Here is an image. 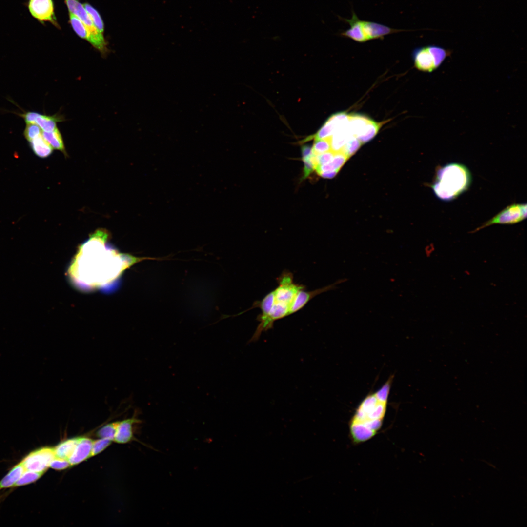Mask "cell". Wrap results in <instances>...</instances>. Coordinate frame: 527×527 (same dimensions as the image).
I'll use <instances>...</instances> for the list:
<instances>
[{
    "label": "cell",
    "instance_id": "obj_1",
    "mask_svg": "<svg viewBox=\"0 0 527 527\" xmlns=\"http://www.w3.org/2000/svg\"><path fill=\"white\" fill-rule=\"evenodd\" d=\"M109 232L99 228L78 247L68 269L71 282L82 290L109 291L117 287L123 272L144 260L164 261L163 257H138L119 252L108 243Z\"/></svg>",
    "mask_w": 527,
    "mask_h": 527
},
{
    "label": "cell",
    "instance_id": "obj_2",
    "mask_svg": "<svg viewBox=\"0 0 527 527\" xmlns=\"http://www.w3.org/2000/svg\"><path fill=\"white\" fill-rule=\"evenodd\" d=\"M392 380L389 378L380 389L366 396L356 408L349 423L350 437L355 444L370 440L381 429Z\"/></svg>",
    "mask_w": 527,
    "mask_h": 527
},
{
    "label": "cell",
    "instance_id": "obj_3",
    "mask_svg": "<svg viewBox=\"0 0 527 527\" xmlns=\"http://www.w3.org/2000/svg\"><path fill=\"white\" fill-rule=\"evenodd\" d=\"M471 181V174L467 167L452 162L436 168L430 187L438 199L450 201L467 190Z\"/></svg>",
    "mask_w": 527,
    "mask_h": 527
},
{
    "label": "cell",
    "instance_id": "obj_4",
    "mask_svg": "<svg viewBox=\"0 0 527 527\" xmlns=\"http://www.w3.org/2000/svg\"><path fill=\"white\" fill-rule=\"evenodd\" d=\"M412 55L415 66L419 70L431 72L442 64L449 52L442 47L430 45L416 48Z\"/></svg>",
    "mask_w": 527,
    "mask_h": 527
},
{
    "label": "cell",
    "instance_id": "obj_5",
    "mask_svg": "<svg viewBox=\"0 0 527 527\" xmlns=\"http://www.w3.org/2000/svg\"><path fill=\"white\" fill-rule=\"evenodd\" d=\"M64 2L69 12L79 18L88 30L90 34L89 43L102 54H106L108 50L103 34L97 29L82 4L78 0H64Z\"/></svg>",
    "mask_w": 527,
    "mask_h": 527
},
{
    "label": "cell",
    "instance_id": "obj_6",
    "mask_svg": "<svg viewBox=\"0 0 527 527\" xmlns=\"http://www.w3.org/2000/svg\"><path fill=\"white\" fill-rule=\"evenodd\" d=\"M293 274L284 270L277 278L278 286L274 290L275 299L290 307L297 293L306 289L305 285L294 282ZM291 308V307H290Z\"/></svg>",
    "mask_w": 527,
    "mask_h": 527
},
{
    "label": "cell",
    "instance_id": "obj_7",
    "mask_svg": "<svg viewBox=\"0 0 527 527\" xmlns=\"http://www.w3.org/2000/svg\"><path fill=\"white\" fill-rule=\"evenodd\" d=\"M527 208L526 203H514L508 205L471 233H475L495 224H513L519 223L526 218Z\"/></svg>",
    "mask_w": 527,
    "mask_h": 527
},
{
    "label": "cell",
    "instance_id": "obj_8",
    "mask_svg": "<svg viewBox=\"0 0 527 527\" xmlns=\"http://www.w3.org/2000/svg\"><path fill=\"white\" fill-rule=\"evenodd\" d=\"M55 457L54 448L44 447L31 452L21 462L26 470L45 473Z\"/></svg>",
    "mask_w": 527,
    "mask_h": 527
},
{
    "label": "cell",
    "instance_id": "obj_9",
    "mask_svg": "<svg viewBox=\"0 0 527 527\" xmlns=\"http://www.w3.org/2000/svg\"><path fill=\"white\" fill-rule=\"evenodd\" d=\"M27 8L32 17L41 23L49 22L60 28L55 16L53 0H28Z\"/></svg>",
    "mask_w": 527,
    "mask_h": 527
},
{
    "label": "cell",
    "instance_id": "obj_10",
    "mask_svg": "<svg viewBox=\"0 0 527 527\" xmlns=\"http://www.w3.org/2000/svg\"><path fill=\"white\" fill-rule=\"evenodd\" d=\"M348 120L349 115L345 113H340L334 114L326 121L316 134L307 137L302 142L304 143L312 139L314 140L330 139L336 130L347 124Z\"/></svg>",
    "mask_w": 527,
    "mask_h": 527
},
{
    "label": "cell",
    "instance_id": "obj_11",
    "mask_svg": "<svg viewBox=\"0 0 527 527\" xmlns=\"http://www.w3.org/2000/svg\"><path fill=\"white\" fill-rule=\"evenodd\" d=\"M346 278H341L334 283L311 291H306L305 289L300 290L296 296L292 304L289 315L293 314L302 309L312 298L322 293L332 290L337 288L338 285L347 281Z\"/></svg>",
    "mask_w": 527,
    "mask_h": 527
},
{
    "label": "cell",
    "instance_id": "obj_12",
    "mask_svg": "<svg viewBox=\"0 0 527 527\" xmlns=\"http://www.w3.org/2000/svg\"><path fill=\"white\" fill-rule=\"evenodd\" d=\"M362 29L367 41L382 38L385 36L402 31L377 22L361 20Z\"/></svg>",
    "mask_w": 527,
    "mask_h": 527
},
{
    "label": "cell",
    "instance_id": "obj_13",
    "mask_svg": "<svg viewBox=\"0 0 527 527\" xmlns=\"http://www.w3.org/2000/svg\"><path fill=\"white\" fill-rule=\"evenodd\" d=\"M140 423L141 420L137 418L136 413L131 418L120 421L114 441L123 444L133 440V426Z\"/></svg>",
    "mask_w": 527,
    "mask_h": 527
},
{
    "label": "cell",
    "instance_id": "obj_14",
    "mask_svg": "<svg viewBox=\"0 0 527 527\" xmlns=\"http://www.w3.org/2000/svg\"><path fill=\"white\" fill-rule=\"evenodd\" d=\"M92 444L93 441L90 438H79L74 450L68 459L71 465L79 464L91 457Z\"/></svg>",
    "mask_w": 527,
    "mask_h": 527
},
{
    "label": "cell",
    "instance_id": "obj_15",
    "mask_svg": "<svg viewBox=\"0 0 527 527\" xmlns=\"http://www.w3.org/2000/svg\"><path fill=\"white\" fill-rule=\"evenodd\" d=\"M340 18L350 25L349 28L341 33V35L342 36L349 38L359 42H364L367 41L362 31V20L358 18L353 11H352V16L351 19Z\"/></svg>",
    "mask_w": 527,
    "mask_h": 527
},
{
    "label": "cell",
    "instance_id": "obj_16",
    "mask_svg": "<svg viewBox=\"0 0 527 527\" xmlns=\"http://www.w3.org/2000/svg\"><path fill=\"white\" fill-rule=\"evenodd\" d=\"M25 470L21 461L15 465L0 481V491L5 488L13 487Z\"/></svg>",
    "mask_w": 527,
    "mask_h": 527
},
{
    "label": "cell",
    "instance_id": "obj_17",
    "mask_svg": "<svg viewBox=\"0 0 527 527\" xmlns=\"http://www.w3.org/2000/svg\"><path fill=\"white\" fill-rule=\"evenodd\" d=\"M29 142L32 151L37 156L45 158L51 155L53 152L52 147L44 139L42 133Z\"/></svg>",
    "mask_w": 527,
    "mask_h": 527
},
{
    "label": "cell",
    "instance_id": "obj_18",
    "mask_svg": "<svg viewBox=\"0 0 527 527\" xmlns=\"http://www.w3.org/2000/svg\"><path fill=\"white\" fill-rule=\"evenodd\" d=\"M62 118L59 115L49 116L38 113L34 123L38 125L43 131L51 132L57 128V122L62 121Z\"/></svg>",
    "mask_w": 527,
    "mask_h": 527
},
{
    "label": "cell",
    "instance_id": "obj_19",
    "mask_svg": "<svg viewBox=\"0 0 527 527\" xmlns=\"http://www.w3.org/2000/svg\"><path fill=\"white\" fill-rule=\"evenodd\" d=\"M78 440L79 438H73L60 443L54 447L55 457L68 460L73 452Z\"/></svg>",
    "mask_w": 527,
    "mask_h": 527
},
{
    "label": "cell",
    "instance_id": "obj_20",
    "mask_svg": "<svg viewBox=\"0 0 527 527\" xmlns=\"http://www.w3.org/2000/svg\"><path fill=\"white\" fill-rule=\"evenodd\" d=\"M42 136L53 148L60 150L66 155L62 137L57 127L51 132L42 131Z\"/></svg>",
    "mask_w": 527,
    "mask_h": 527
},
{
    "label": "cell",
    "instance_id": "obj_21",
    "mask_svg": "<svg viewBox=\"0 0 527 527\" xmlns=\"http://www.w3.org/2000/svg\"><path fill=\"white\" fill-rule=\"evenodd\" d=\"M381 125L370 120L356 138L362 144L369 142L377 134Z\"/></svg>",
    "mask_w": 527,
    "mask_h": 527
},
{
    "label": "cell",
    "instance_id": "obj_22",
    "mask_svg": "<svg viewBox=\"0 0 527 527\" xmlns=\"http://www.w3.org/2000/svg\"><path fill=\"white\" fill-rule=\"evenodd\" d=\"M69 17L70 23L76 34L89 42L90 34L85 25L75 15L70 12H69Z\"/></svg>",
    "mask_w": 527,
    "mask_h": 527
},
{
    "label": "cell",
    "instance_id": "obj_23",
    "mask_svg": "<svg viewBox=\"0 0 527 527\" xmlns=\"http://www.w3.org/2000/svg\"><path fill=\"white\" fill-rule=\"evenodd\" d=\"M44 474L26 470L14 484L12 488L24 486L34 483L39 479Z\"/></svg>",
    "mask_w": 527,
    "mask_h": 527
},
{
    "label": "cell",
    "instance_id": "obj_24",
    "mask_svg": "<svg viewBox=\"0 0 527 527\" xmlns=\"http://www.w3.org/2000/svg\"><path fill=\"white\" fill-rule=\"evenodd\" d=\"M82 5L89 15L97 29L101 33L103 34L104 31V22L99 12L88 3H84Z\"/></svg>",
    "mask_w": 527,
    "mask_h": 527
},
{
    "label": "cell",
    "instance_id": "obj_25",
    "mask_svg": "<svg viewBox=\"0 0 527 527\" xmlns=\"http://www.w3.org/2000/svg\"><path fill=\"white\" fill-rule=\"evenodd\" d=\"M119 422L120 421L111 422L103 426L98 430L97 436L101 438L114 440Z\"/></svg>",
    "mask_w": 527,
    "mask_h": 527
},
{
    "label": "cell",
    "instance_id": "obj_26",
    "mask_svg": "<svg viewBox=\"0 0 527 527\" xmlns=\"http://www.w3.org/2000/svg\"><path fill=\"white\" fill-rule=\"evenodd\" d=\"M361 145V142L357 138L354 136H350L347 138L345 143L340 150L343 152L349 158L355 154Z\"/></svg>",
    "mask_w": 527,
    "mask_h": 527
},
{
    "label": "cell",
    "instance_id": "obj_27",
    "mask_svg": "<svg viewBox=\"0 0 527 527\" xmlns=\"http://www.w3.org/2000/svg\"><path fill=\"white\" fill-rule=\"evenodd\" d=\"M331 150L332 149L330 139L315 140L312 147V152L316 155L322 154Z\"/></svg>",
    "mask_w": 527,
    "mask_h": 527
},
{
    "label": "cell",
    "instance_id": "obj_28",
    "mask_svg": "<svg viewBox=\"0 0 527 527\" xmlns=\"http://www.w3.org/2000/svg\"><path fill=\"white\" fill-rule=\"evenodd\" d=\"M42 132L41 128L36 124L28 123H26L23 135L25 139L29 142L41 135Z\"/></svg>",
    "mask_w": 527,
    "mask_h": 527
},
{
    "label": "cell",
    "instance_id": "obj_29",
    "mask_svg": "<svg viewBox=\"0 0 527 527\" xmlns=\"http://www.w3.org/2000/svg\"><path fill=\"white\" fill-rule=\"evenodd\" d=\"M111 440L107 438H101L93 441L91 456L101 453L111 444Z\"/></svg>",
    "mask_w": 527,
    "mask_h": 527
},
{
    "label": "cell",
    "instance_id": "obj_30",
    "mask_svg": "<svg viewBox=\"0 0 527 527\" xmlns=\"http://www.w3.org/2000/svg\"><path fill=\"white\" fill-rule=\"evenodd\" d=\"M71 466V465L68 459L55 457L51 461L49 467L55 470H60L67 468Z\"/></svg>",
    "mask_w": 527,
    "mask_h": 527
},
{
    "label": "cell",
    "instance_id": "obj_31",
    "mask_svg": "<svg viewBox=\"0 0 527 527\" xmlns=\"http://www.w3.org/2000/svg\"><path fill=\"white\" fill-rule=\"evenodd\" d=\"M311 154L306 156H302V160L304 163V174L302 180H304L308 177V176L313 172V170H315L313 164L311 161Z\"/></svg>",
    "mask_w": 527,
    "mask_h": 527
},
{
    "label": "cell",
    "instance_id": "obj_32",
    "mask_svg": "<svg viewBox=\"0 0 527 527\" xmlns=\"http://www.w3.org/2000/svg\"><path fill=\"white\" fill-rule=\"evenodd\" d=\"M335 152L332 150L322 154L317 155L318 166L330 162L333 158Z\"/></svg>",
    "mask_w": 527,
    "mask_h": 527
},
{
    "label": "cell",
    "instance_id": "obj_33",
    "mask_svg": "<svg viewBox=\"0 0 527 527\" xmlns=\"http://www.w3.org/2000/svg\"><path fill=\"white\" fill-rule=\"evenodd\" d=\"M339 171H331L323 172L319 174V176L326 179H332L334 177Z\"/></svg>",
    "mask_w": 527,
    "mask_h": 527
}]
</instances>
